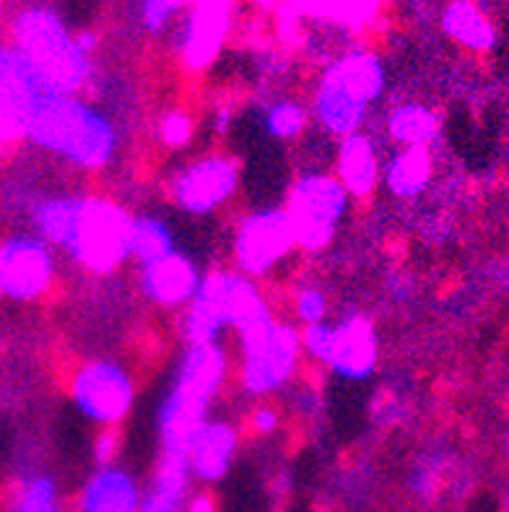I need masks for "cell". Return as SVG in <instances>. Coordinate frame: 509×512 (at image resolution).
<instances>
[{"label": "cell", "instance_id": "6da1fadb", "mask_svg": "<svg viewBox=\"0 0 509 512\" xmlns=\"http://www.w3.org/2000/svg\"><path fill=\"white\" fill-rule=\"evenodd\" d=\"M133 242V219L120 208L104 203H86L84 214L76 219L78 253L97 271H110L123 258Z\"/></svg>", "mask_w": 509, "mask_h": 512}, {"label": "cell", "instance_id": "7a4b0ae2", "mask_svg": "<svg viewBox=\"0 0 509 512\" xmlns=\"http://www.w3.org/2000/svg\"><path fill=\"white\" fill-rule=\"evenodd\" d=\"M78 398L97 419H117L130 406V385L112 364H97L86 375Z\"/></svg>", "mask_w": 509, "mask_h": 512}, {"label": "cell", "instance_id": "277c9868", "mask_svg": "<svg viewBox=\"0 0 509 512\" xmlns=\"http://www.w3.org/2000/svg\"><path fill=\"white\" fill-rule=\"evenodd\" d=\"M445 26L452 37L463 42V45L473 47V50H486L494 42V32H491L489 21L471 3H455L447 11Z\"/></svg>", "mask_w": 509, "mask_h": 512}, {"label": "cell", "instance_id": "3957f363", "mask_svg": "<svg viewBox=\"0 0 509 512\" xmlns=\"http://www.w3.org/2000/svg\"><path fill=\"white\" fill-rule=\"evenodd\" d=\"M195 279H198L195 268L174 253H164L149 268L151 294L156 299H164V302H187V299H193Z\"/></svg>", "mask_w": 509, "mask_h": 512}]
</instances>
